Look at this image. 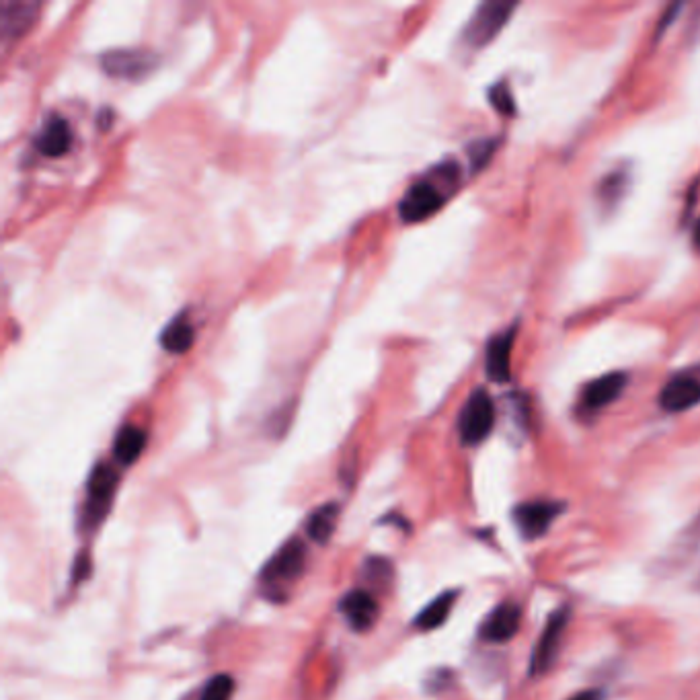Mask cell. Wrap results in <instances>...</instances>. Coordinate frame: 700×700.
<instances>
[{
  "mask_svg": "<svg viewBox=\"0 0 700 700\" xmlns=\"http://www.w3.org/2000/svg\"><path fill=\"white\" fill-rule=\"evenodd\" d=\"M493 425H495L493 399L489 397L487 391H483V388H477V391L466 399L458 417L460 440L466 446H477L491 434Z\"/></svg>",
  "mask_w": 700,
  "mask_h": 700,
  "instance_id": "obj_1",
  "label": "cell"
},
{
  "mask_svg": "<svg viewBox=\"0 0 700 700\" xmlns=\"http://www.w3.org/2000/svg\"><path fill=\"white\" fill-rule=\"evenodd\" d=\"M516 3H508V0H489L483 3L469 25L464 27V42L471 48H483L489 42H493L497 33L510 21L512 13L516 11Z\"/></svg>",
  "mask_w": 700,
  "mask_h": 700,
  "instance_id": "obj_2",
  "label": "cell"
},
{
  "mask_svg": "<svg viewBox=\"0 0 700 700\" xmlns=\"http://www.w3.org/2000/svg\"><path fill=\"white\" fill-rule=\"evenodd\" d=\"M569 622V610L561 608L557 612H553L547 620V625H544L534 651H532V659H530V672L534 676H540L547 672L549 668H553L555 657L559 653L561 647V639H563V631Z\"/></svg>",
  "mask_w": 700,
  "mask_h": 700,
  "instance_id": "obj_3",
  "label": "cell"
},
{
  "mask_svg": "<svg viewBox=\"0 0 700 700\" xmlns=\"http://www.w3.org/2000/svg\"><path fill=\"white\" fill-rule=\"evenodd\" d=\"M446 200V193L432 179L417 181L407 189L399 204V214L405 222H421L427 216L436 214Z\"/></svg>",
  "mask_w": 700,
  "mask_h": 700,
  "instance_id": "obj_4",
  "label": "cell"
},
{
  "mask_svg": "<svg viewBox=\"0 0 700 700\" xmlns=\"http://www.w3.org/2000/svg\"><path fill=\"white\" fill-rule=\"evenodd\" d=\"M561 512H563V503L559 501H547V499L524 501L514 510V522L524 538L534 540L549 532V528L553 526V522L559 518Z\"/></svg>",
  "mask_w": 700,
  "mask_h": 700,
  "instance_id": "obj_5",
  "label": "cell"
},
{
  "mask_svg": "<svg viewBox=\"0 0 700 700\" xmlns=\"http://www.w3.org/2000/svg\"><path fill=\"white\" fill-rule=\"evenodd\" d=\"M306 565V547L298 538L288 540L284 547L269 559L261 577L269 586H284L302 575Z\"/></svg>",
  "mask_w": 700,
  "mask_h": 700,
  "instance_id": "obj_6",
  "label": "cell"
},
{
  "mask_svg": "<svg viewBox=\"0 0 700 700\" xmlns=\"http://www.w3.org/2000/svg\"><path fill=\"white\" fill-rule=\"evenodd\" d=\"M159 58L148 50H111L101 56V68L113 79L138 81L154 70Z\"/></svg>",
  "mask_w": 700,
  "mask_h": 700,
  "instance_id": "obj_7",
  "label": "cell"
},
{
  "mask_svg": "<svg viewBox=\"0 0 700 700\" xmlns=\"http://www.w3.org/2000/svg\"><path fill=\"white\" fill-rule=\"evenodd\" d=\"M520 622H522L520 606L514 602H503L483 622L481 637L489 643H505L518 635Z\"/></svg>",
  "mask_w": 700,
  "mask_h": 700,
  "instance_id": "obj_8",
  "label": "cell"
},
{
  "mask_svg": "<svg viewBox=\"0 0 700 700\" xmlns=\"http://www.w3.org/2000/svg\"><path fill=\"white\" fill-rule=\"evenodd\" d=\"M700 403V380L690 376L672 378L659 393V405L670 413L686 411Z\"/></svg>",
  "mask_w": 700,
  "mask_h": 700,
  "instance_id": "obj_9",
  "label": "cell"
},
{
  "mask_svg": "<svg viewBox=\"0 0 700 700\" xmlns=\"http://www.w3.org/2000/svg\"><path fill=\"white\" fill-rule=\"evenodd\" d=\"M627 382H629V378L625 372L604 374V376L586 384V388H583L581 401H583V405H586V409H602L622 395Z\"/></svg>",
  "mask_w": 700,
  "mask_h": 700,
  "instance_id": "obj_10",
  "label": "cell"
},
{
  "mask_svg": "<svg viewBox=\"0 0 700 700\" xmlns=\"http://www.w3.org/2000/svg\"><path fill=\"white\" fill-rule=\"evenodd\" d=\"M40 5L33 0H3L0 5V31L5 37L23 35L37 19Z\"/></svg>",
  "mask_w": 700,
  "mask_h": 700,
  "instance_id": "obj_11",
  "label": "cell"
},
{
  "mask_svg": "<svg viewBox=\"0 0 700 700\" xmlns=\"http://www.w3.org/2000/svg\"><path fill=\"white\" fill-rule=\"evenodd\" d=\"M516 339V329L499 333L487 345L485 354V370L491 380L505 382L510 380V362H512V347Z\"/></svg>",
  "mask_w": 700,
  "mask_h": 700,
  "instance_id": "obj_12",
  "label": "cell"
},
{
  "mask_svg": "<svg viewBox=\"0 0 700 700\" xmlns=\"http://www.w3.org/2000/svg\"><path fill=\"white\" fill-rule=\"evenodd\" d=\"M341 612L356 631H368L378 616V606L370 592L354 590L343 596Z\"/></svg>",
  "mask_w": 700,
  "mask_h": 700,
  "instance_id": "obj_13",
  "label": "cell"
},
{
  "mask_svg": "<svg viewBox=\"0 0 700 700\" xmlns=\"http://www.w3.org/2000/svg\"><path fill=\"white\" fill-rule=\"evenodd\" d=\"M70 144H72V132H70L68 122H64L62 118H50L35 138L37 150L46 154V157H52V159L66 154Z\"/></svg>",
  "mask_w": 700,
  "mask_h": 700,
  "instance_id": "obj_14",
  "label": "cell"
},
{
  "mask_svg": "<svg viewBox=\"0 0 700 700\" xmlns=\"http://www.w3.org/2000/svg\"><path fill=\"white\" fill-rule=\"evenodd\" d=\"M115 485H118V475L109 464H97L91 477H89V505L95 510V516H99V508H105L109 503Z\"/></svg>",
  "mask_w": 700,
  "mask_h": 700,
  "instance_id": "obj_15",
  "label": "cell"
},
{
  "mask_svg": "<svg viewBox=\"0 0 700 700\" xmlns=\"http://www.w3.org/2000/svg\"><path fill=\"white\" fill-rule=\"evenodd\" d=\"M146 446V434L136 425H126L115 436L113 454L120 464H134Z\"/></svg>",
  "mask_w": 700,
  "mask_h": 700,
  "instance_id": "obj_16",
  "label": "cell"
},
{
  "mask_svg": "<svg viewBox=\"0 0 700 700\" xmlns=\"http://www.w3.org/2000/svg\"><path fill=\"white\" fill-rule=\"evenodd\" d=\"M339 512L341 510H339L337 503H325V505H321V508H317L313 514H310L308 524H306L308 536L319 544L329 542L335 528H337Z\"/></svg>",
  "mask_w": 700,
  "mask_h": 700,
  "instance_id": "obj_17",
  "label": "cell"
},
{
  "mask_svg": "<svg viewBox=\"0 0 700 700\" xmlns=\"http://www.w3.org/2000/svg\"><path fill=\"white\" fill-rule=\"evenodd\" d=\"M456 602V592H446L442 596H438L432 604H427L415 618V627L419 631H434L438 627H442L444 622L448 620L452 608Z\"/></svg>",
  "mask_w": 700,
  "mask_h": 700,
  "instance_id": "obj_18",
  "label": "cell"
},
{
  "mask_svg": "<svg viewBox=\"0 0 700 700\" xmlns=\"http://www.w3.org/2000/svg\"><path fill=\"white\" fill-rule=\"evenodd\" d=\"M193 337H196V333H193L191 323L185 315H179L163 329L161 345L171 354H185L193 343Z\"/></svg>",
  "mask_w": 700,
  "mask_h": 700,
  "instance_id": "obj_19",
  "label": "cell"
},
{
  "mask_svg": "<svg viewBox=\"0 0 700 700\" xmlns=\"http://www.w3.org/2000/svg\"><path fill=\"white\" fill-rule=\"evenodd\" d=\"M629 175L627 171H612L608 177H604L598 185V202L604 210L616 208V204L625 196Z\"/></svg>",
  "mask_w": 700,
  "mask_h": 700,
  "instance_id": "obj_20",
  "label": "cell"
},
{
  "mask_svg": "<svg viewBox=\"0 0 700 700\" xmlns=\"http://www.w3.org/2000/svg\"><path fill=\"white\" fill-rule=\"evenodd\" d=\"M232 692H235V680L228 674H218L208 682L200 700H230Z\"/></svg>",
  "mask_w": 700,
  "mask_h": 700,
  "instance_id": "obj_21",
  "label": "cell"
},
{
  "mask_svg": "<svg viewBox=\"0 0 700 700\" xmlns=\"http://www.w3.org/2000/svg\"><path fill=\"white\" fill-rule=\"evenodd\" d=\"M489 101L501 115H514L516 113V103H514L512 91L505 83H497L495 87H491Z\"/></svg>",
  "mask_w": 700,
  "mask_h": 700,
  "instance_id": "obj_22",
  "label": "cell"
},
{
  "mask_svg": "<svg viewBox=\"0 0 700 700\" xmlns=\"http://www.w3.org/2000/svg\"><path fill=\"white\" fill-rule=\"evenodd\" d=\"M471 152H473V163H475V167H481V165H485V161H487L489 154L493 152V144L483 142V144H481L477 150L473 148Z\"/></svg>",
  "mask_w": 700,
  "mask_h": 700,
  "instance_id": "obj_23",
  "label": "cell"
},
{
  "mask_svg": "<svg viewBox=\"0 0 700 700\" xmlns=\"http://www.w3.org/2000/svg\"><path fill=\"white\" fill-rule=\"evenodd\" d=\"M567 700H604V694H602V690L590 688V690H581V692L573 694V696L567 698Z\"/></svg>",
  "mask_w": 700,
  "mask_h": 700,
  "instance_id": "obj_24",
  "label": "cell"
},
{
  "mask_svg": "<svg viewBox=\"0 0 700 700\" xmlns=\"http://www.w3.org/2000/svg\"><path fill=\"white\" fill-rule=\"evenodd\" d=\"M692 243H694V247L700 251V218L696 220L694 230H692Z\"/></svg>",
  "mask_w": 700,
  "mask_h": 700,
  "instance_id": "obj_25",
  "label": "cell"
}]
</instances>
